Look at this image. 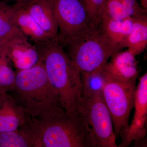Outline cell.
<instances>
[{
    "instance_id": "6da1fadb",
    "label": "cell",
    "mask_w": 147,
    "mask_h": 147,
    "mask_svg": "<svg viewBox=\"0 0 147 147\" xmlns=\"http://www.w3.org/2000/svg\"><path fill=\"white\" fill-rule=\"evenodd\" d=\"M48 80L61 105L70 115L80 114L82 100L81 71L58 38L36 43Z\"/></svg>"
},
{
    "instance_id": "7a4b0ae2",
    "label": "cell",
    "mask_w": 147,
    "mask_h": 147,
    "mask_svg": "<svg viewBox=\"0 0 147 147\" xmlns=\"http://www.w3.org/2000/svg\"><path fill=\"white\" fill-rule=\"evenodd\" d=\"M11 92L30 117L42 119L66 111L48 80L41 58L30 68L17 70Z\"/></svg>"
},
{
    "instance_id": "3957f363",
    "label": "cell",
    "mask_w": 147,
    "mask_h": 147,
    "mask_svg": "<svg viewBox=\"0 0 147 147\" xmlns=\"http://www.w3.org/2000/svg\"><path fill=\"white\" fill-rule=\"evenodd\" d=\"M35 137L34 147H94L90 128L81 114L65 111L42 119L28 117Z\"/></svg>"
},
{
    "instance_id": "277c9868",
    "label": "cell",
    "mask_w": 147,
    "mask_h": 147,
    "mask_svg": "<svg viewBox=\"0 0 147 147\" xmlns=\"http://www.w3.org/2000/svg\"><path fill=\"white\" fill-rule=\"evenodd\" d=\"M64 47L81 72L103 68L112 55L123 50L105 34L101 26L85 37Z\"/></svg>"
},
{
    "instance_id": "5b68a950",
    "label": "cell",
    "mask_w": 147,
    "mask_h": 147,
    "mask_svg": "<svg viewBox=\"0 0 147 147\" xmlns=\"http://www.w3.org/2000/svg\"><path fill=\"white\" fill-rule=\"evenodd\" d=\"M63 46L83 38L100 26L92 19L83 0H50Z\"/></svg>"
},
{
    "instance_id": "8992f818",
    "label": "cell",
    "mask_w": 147,
    "mask_h": 147,
    "mask_svg": "<svg viewBox=\"0 0 147 147\" xmlns=\"http://www.w3.org/2000/svg\"><path fill=\"white\" fill-rule=\"evenodd\" d=\"M105 74L106 81L102 97L112 118L116 137L119 136L121 139L129 126V118L134 108L137 79L121 82Z\"/></svg>"
},
{
    "instance_id": "52a82bcc",
    "label": "cell",
    "mask_w": 147,
    "mask_h": 147,
    "mask_svg": "<svg viewBox=\"0 0 147 147\" xmlns=\"http://www.w3.org/2000/svg\"><path fill=\"white\" fill-rule=\"evenodd\" d=\"M79 113L89 126L94 147H118L112 118L102 93L82 97Z\"/></svg>"
},
{
    "instance_id": "ba28073f",
    "label": "cell",
    "mask_w": 147,
    "mask_h": 147,
    "mask_svg": "<svg viewBox=\"0 0 147 147\" xmlns=\"http://www.w3.org/2000/svg\"><path fill=\"white\" fill-rule=\"evenodd\" d=\"M134 117L127 131L118 147H126L137 139L146 137L147 118V74L139 79L134 96Z\"/></svg>"
},
{
    "instance_id": "9c48e42d",
    "label": "cell",
    "mask_w": 147,
    "mask_h": 147,
    "mask_svg": "<svg viewBox=\"0 0 147 147\" xmlns=\"http://www.w3.org/2000/svg\"><path fill=\"white\" fill-rule=\"evenodd\" d=\"M110 58L102 68L106 75L121 82L137 79L139 71L136 56L128 49L117 52Z\"/></svg>"
},
{
    "instance_id": "30bf717a",
    "label": "cell",
    "mask_w": 147,
    "mask_h": 147,
    "mask_svg": "<svg viewBox=\"0 0 147 147\" xmlns=\"http://www.w3.org/2000/svg\"><path fill=\"white\" fill-rule=\"evenodd\" d=\"M5 45L9 57L17 70L30 68L40 59L37 47L27 38L13 40L6 42Z\"/></svg>"
},
{
    "instance_id": "8fae6325",
    "label": "cell",
    "mask_w": 147,
    "mask_h": 147,
    "mask_svg": "<svg viewBox=\"0 0 147 147\" xmlns=\"http://www.w3.org/2000/svg\"><path fill=\"white\" fill-rule=\"evenodd\" d=\"M28 118L12 96L0 92V132L17 129L26 123Z\"/></svg>"
},
{
    "instance_id": "7c38bea8",
    "label": "cell",
    "mask_w": 147,
    "mask_h": 147,
    "mask_svg": "<svg viewBox=\"0 0 147 147\" xmlns=\"http://www.w3.org/2000/svg\"><path fill=\"white\" fill-rule=\"evenodd\" d=\"M42 30L53 38H57L59 28L50 0H32L24 6Z\"/></svg>"
},
{
    "instance_id": "4fadbf2b",
    "label": "cell",
    "mask_w": 147,
    "mask_h": 147,
    "mask_svg": "<svg viewBox=\"0 0 147 147\" xmlns=\"http://www.w3.org/2000/svg\"><path fill=\"white\" fill-rule=\"evenodd\" d=\"M13 18L16 26L28 39L37 43L53 38L42 30L24 6L18 4Z\"/></svg>"
},
{
    "instance_id": "5bb4252c",
    "label": "cell",
    "mask_w": 147,
    "mask_h": 147,
    "mask_svg": "<svg viewBox=\"0 0 147 147\" xmlns=\"http://www.w3.org/2000/svg\"><path fill=\"white\" fill-rule=\"evenodd\" d=\"M134 17L113 19L102 16L101 26L102 30L113 42L123 50L133 24Z\"/></svg>"
},
{
    "instance_id": "9a60e30c",
    "label": "cell",
    "mask_w": 147,
    "mask_h": 147,
    "mask_svg": "<svg viewBox=\"0 0 147 147\" xmlns=\"http://www.w3.org/2000/svg\"><path fill=\"white\" fill-rule=\"evenodd\" d=\"M18 5L16 3L9 5L5 1H0V37L6 42L27 38L16 26L13 20V14Z\"/></svg>"
},
{
    "instance_id": "2e32d148",
    "label": "cell",
    "mask_w": 147,
    "mask_h": 147,
    "mask_svg": "<svg viewBox=\"0 0 147 147\" xmlns=\"http://www.w3.org/2000/svg\"><path fill=\"white\" fill-rule=\"evenodd\" d=\"M134 17V24L125 48L127 47L136 56L144 52L146 47L147 16L146 13H144Z\"/></svg>"
},
{
    "instance_id": "e0dca14e",
    "label": "cell",
    "mask_w": 147,
    "mask_h": 147,
    "mask_svg": "<svg viewBox=\"0 0 147 147\" xmlns=\"http://www.w3.org/2000/svg\"><path fill=\"white\" fill-rule=\"evenodd\" d=\"M34 134L28 120L17 129L0 132V147H34Z\"/></svg>"
},
{
    "instance_id": "ac0fdd59",
    "label": "cell",
    "mask_w": 147,
    "mask_h": 147,
    "mask_svg": "<svg viewBox=\"0 0 147 147\" xmlns=\"http://www.w3.org/2000/svg\"><path fill=\"white\" fill-rule=\"evenodd\" d=\"M82 97H88L102 93L105 84L102 68L89 72H81Z\"/></svg>"
},
{
    "instance_id": "d6986e66",
    "label": "cell",
    "mask_w": 147,
    "mask_h": 147,
    "mask_svg": "<svg viewBox=\"0 0 147 147\" xmlns=\"http://www.w3.org/2000/svg\"><path fill=\"white\" fill-rule=\"evenodd\" d=\"M5 44L0 53V92L8 93L13 89L16 72L11 67Z\"/></svg>"
},
{
    "instance_id": "ffe728a7",
    "label": "cell",
    "mask_w": 147,
    "mask_h": 147,
    "mask_svg": "<svg viewBox=\"0 0 147 147\" xmlns=\"http://www.w3.org/2000/svg\"><path fill=\"white\" fill-rule=\"evenodd\" d=\"M102 16L113 19H122L129 17L124 8L121 0H107Z\"/></svg>"
},
{
    "instance_id": "44dd1931",
    "label": "cell",
    "mask_w": 147,
    "mask_h": 147,
    "mask_svg": "<svg viewBox=\"0 0 147 147\" xmlns=\"http://www.w3.org/2000/svg\"><path fill=\"white\" fill-rule=\"evenodd\" d=\"M90 16L97 25L101 24L102 14L107 0H83Z\"/></svg>"
},
{
    "instance_id": "7402d4cb",
    "label": "cell",
    "mask_w": 147,
    "mask_h": 147,
    "mask_svg": "<svg viewBox=\"0 0 147 147\" xmlns=\"http://www.w3.org/2000/svg\"><path fill=\"white\" fill-rule=\"evenodd\" d=\"M125 11L129 16L135 17L144 13L147 11L139 4L137 0H121Z\"/></svg>"
},
{
    "instance_id": "603a6c76",
    "label": "cell",
    "mask_w": 147,
    "mask_h": 147,
    "mask_svg": "<svg viewBox=\"0 0 147 147\" xmlns=\"http://www.w3.org/2000/svg\"><path fill=\"white\" fill-rule=\"evenodd\" d=\"M32 0H5V1H14L16 2V3L22 6L26 5L28 3L31 1Z\"/></svg>"
},
{
    "instance_id": "cb8c5ba5",
    "label": "cell",
    "mask_w": 147,
    "mask_h": 147,
    "mask_svg": "<svg viewBox=\"0 0 147 147\" xmlns=\"http://www.w3.org/2000/svg\"><path fill=\"white\" fill-rule=\"evenodd\" d=\"M140 5L144 9L147 10V0H140Z\"/></svg>"
},
{
    "instance_id": "d4e9b609",
    "label": "cell",
    "mask_w": 147,
    "mask_h": 147,
    "mask_svg": "<svg viewBox=\"0 0 147 147\" xmlns=\"http://www.w3.org/2000/svg\"><path fill=\"white\" fill-rule=\"evenodd\" d=\"M6 42L4 40H3L1 37H0V53L1 50H2L4 46L5 45Z\"/></svg>"
}]
</instances>
